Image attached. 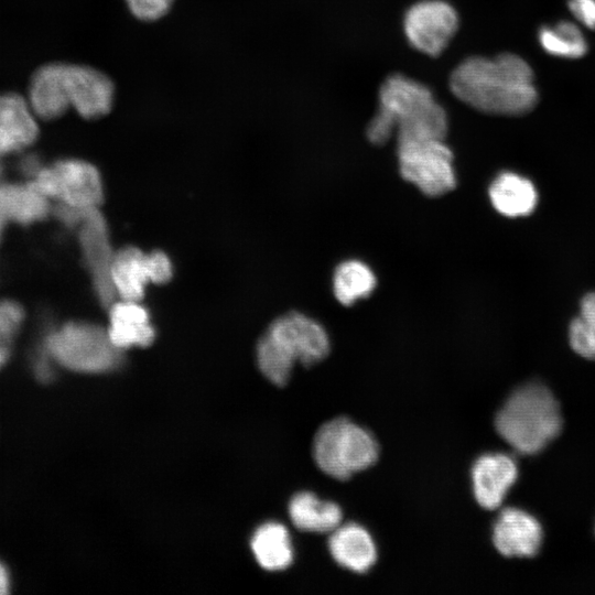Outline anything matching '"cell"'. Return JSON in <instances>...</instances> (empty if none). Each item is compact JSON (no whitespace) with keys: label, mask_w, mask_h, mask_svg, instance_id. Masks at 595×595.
<instances>
[{"label":"cell","mask_w":595,"mask_h":595,"mask_svg":"<svg viewBox=\"0 0 595 595\" xmlns=\"http://www.w3.org/2000/svg\"><path fill=\"white\" fill-rule=\"evenodd\" d=\"M569 342L577 355L595 360V327L585 323L580 316L574 317L570 323Z\"/></svg>","instance_id":"cell-25"},{"label":"cell","mask_w":595,"mask_h":595,"mask_svg":"<svg viewBox=\"0 0 595 595\" xmlns=\"http://www.w3.org/2000/svg\"><path fill=\"white\" fill-rule=\"evenodd\" d=\"M517 477L518 466L511 456L504 453L480 456L472 469L477 502L487 510L499 508Z\"/></svg>","instance_id":"cell-13"},{"label":"cell","mask_w":595,"mask_h":595,"mask_svg":"<svg viewBox=\"0 0 595 595\" xmlns=\"http://www.w3.org/2000/svg\"><path fill=\"white\" fill-rule=\"evenodd\" d=\"M78 238L84 261L93 278L96 295L102 305L110 306L117 295L111 282L113 253L107 223L98 207L87 209L78 226Z\"/></svg>","instance_id":"cell-11"},{"label":"cell","mask_w":595,"mask_h":595,"mask_svg":"<svg viewBox=\"0 0 595 595\" xmlns=\"http://www.w3.org/2000/svg\"><path fill=\"white\" fill-rule=\"evenodd\" d=\"M539 41L545 52L558 57L578 58L587 51L586 41L580 29L567 21H562L553 28H542Z\"/></svg>","instance_id":"cell-24"},{"label":"cell","mask_w":595,"mask_h":595,"mask_svg":"<svg viewBox=\"0 0 595 595\" xmlns=\"http://www.w3.org/2000/svg\"><path fill=\"white\" fill-rule=\"evenodd\" d=\"M4 221H6V218L0 213V239H1V236H2V232H3Z\"/></svg>","instance_id":"cell-35"},{"label":"cell","mask_w":595,"mask_h":595,"mask_svg":"<svg viewBox=\"0 0 595 595\" xmlns=\"http://www.w3.org/2000/svg\"><path fill=\"white\" fill-rule=\"evenodd\" d=\"M48 212V198L30 182L0 185V213L6 219L31 225L44 219Z\"/></svg>","instance_id":"cell-20"},{"label":"cell","mask_w":595,"mask_h":595,"mask_svg":"<svg viewBox=\"0 0 595 595\" xmlns=\"http://www.w3.org/2000/svg\"><path fill=\"white\" fill-rule=\"evenodd\" d=\"M152 270L153 283L162 284L171 280L173 267L170 258L163 251H152L149 253Z\"/></svg>","instance_id":"cell-29"},{"label":"cell","mask_w":595,"mask_h":595,"mask_svg":"<svg viewBox=\"0 0 595 595\" xmlns=\"http://www.w3.org/2000/svg\"><path fill=\"white\" fill-rule=\"evenodd\" d=\"M542 540L540 522L521 509H504L494 523V545L506 558H532L540 551Z\"/></svg>","instance_id":"cell-12"},{"label":"cell","mask_w":595,"mask_h":595,"mask_svg":"<svg viewBox=\"0 0 595 595\" xmlns=\"http://www.w3.org/2000/svg\"><path fill=\"white\" fill-rule=\"evenodd\" d=\"M11 586L10 574L6 565L0 561V595L9 593Z\"/></svg>","instance_id":"cell-33"},{"label":"cell","mask_w":595,"mask_h":595,"mask_svg":"<svg viewBox=\"0 0 595 595\" xmlns=\"http://www.w3.org/2000/svg\"><path fill=\"white\" fill-rule=\"evenodd\" d=\"M530 65L515 54L463 61L450 77L452 93L468 106L491 115L519 116L538 102Z\"/></svg>","instance_id":"cell-1"},{"label":"cell","mask_w":595,"mask_h":595,"mask_svg":"<svg viewBox=\"0 0 595 595\" xmlns=\"http://www.w3.org/2000/svg\"><path fill=\"white\" fill-rule=\"evenodd\" d=\"M42 346L56 365L77 372H107L122 361V350L111 343L108 332L87 322L47 329Z\"/></svg>","instance_id":"cell-4"},{"label":"cell","mask_w":595,"mask_h":595,"mask_svg":"<svg viewBox=\"0 0 595 595\" xmlns=\"http://www.w3.org/2000/svg\"><path fill=\"white\" fill-rule=\"evenodd\" d=\"M111 282L120 299L141 300L145 285L153 282L149 253L136 247H126L113 253Z\"/></svg>","instance_id":"cell-18"},{"label":"cell","mask_w":595,"mask_h":595,"mask_svg":"<svg viewBox=\"0 0 595 595\" xmlns=\"http://www.w3.org/2000/svg\"><path fill=\"white\" fill-rule=\"evenodd\" d=\"M35 117L30 104L20 95H0V149L4 155L20 152L37 139Z\"/></svg>","instance_id":"cell-14"},{"label":"cell","mask_w":595,"mask_h":595,"mask_svg":"<svg viewBox=\"0 0 595 595\" xmlns=\"http://www.w3.org/2000/svg\"><path fill=\"white\" fill-rule=\"evenodd\" d=\"M567 6L581 23L595 29V0H569Z\"/></svg>","instance_id":"cell-30"},{"label":"cell","mask_w":595,"mask_h":595,"mask_svg":"<svg viewBox=\"0 0 595 595\" xmlns=\"http://www.w3.org/2000/svg\"><path fill=\"white\" fill-rule=\"evenodd\" d=\"M458 26L455 9L444 0H422L404 14L403 29L409 43L418 51L437 56Z\"/></svg>","instance_id":"cell-9"},{"label":"cell","mask_w":595,"mask_h":595,"mask_svg":"<svg viewBox=\"0 0 595 595\" xmlns=\"http://www.w3.org/2000/svg\"><path fill=\"white\" fill-rule=\"evenodd\" d=\"M63 89L68 107L84 119H99L112 108L115 85L94 67L63 63Z\"/></svg>","instance_id":"cell-10"},{"label":"cell","mask_w":595,"mask_h":595,"mask_svg":"<svg viewBox=\"0 0 595 595\" xmlns=\"http://www.w3.org/2000/svg\"><path fill=\"white\" fill-rule=\"evenodd\" d=\"M378 455L374 436L345 418L323 424L313 442L316 465L326 475L339 480L367 469L376 463Z\"/></svg>","instance_id":"cell-5"},{"label":"cell","mask_w":595,"mask_h":595,"mask_svg":"<svg viewBox=\"0 0 595 595\" xmlns=\"http://www.w3.org/2000/svg\"><path fill=\"white\" fill-rule=\"evenodd\" d=\"M397 142L445 139L447 116L425 85L401 74L389 76L379 90V109L367 126L374 144L386 143L392 132Z\"/></svg>","instance_id":"cell-2"},{"label":"cell","mask_w":595,"mask_h":595,"mask_svg":"<svg viewBox=\"0 0 595 595\" xmlns=\"http://www.w3.org/2000/svg\"><path fill=\"white\" fill-rule=\"evenodd\" d=\"M376 286V277L361 261L348 260L340 263L334 273L333 289L336 299L344 305H351L368 296Z\"/></svg>","instance_id":"cell-23"},{"label":"cell","mask_w":595,"mask_h":595,"mask_svg":"<svg viewBox=\"0 0 595 595\" xmlns=\"http://www.w3.org/2000/svg\"><path fill=\"white\" fill-rule=\"evenodd\" d=\"M29 104L36 117L52 120L68 109L63 89V63H50L40 67L32 76Z\"/></svg>","instance_id":"cell-19"},{"label":"cell","mask_w":595,"mask_h":595,"mask_svg":"<svg viewBox=\"0 0 595 595\" xmlns=\"http://www.w3.org/2000/svg\"><path fill=\"white\" fill-rule=\"evenodd\" d=\"M18 171L30 181L42 170L43 164L39 155L34 153L23 155L18 164Z\"/></svg>","instance_id":"cell-31"},{"label":"cell","mask_w":595,"mask_h":595,"mask_svg":"<svg viewBox=\"0 0 595 595\" xmlns=\"http://www.w3.org/2000/svg\"><path fill=\"white\" fill-rule=\"evenodd\" d=\"M12 344L0 339V369L7 364L11 355Z\"/></svg>","instance_id":"cell-34"},{"label":"cell","mask_w":595,"mask_h":595,"mask_svg":"<svg viewBox=\"0 0 595 595\" xmlns=\"http://www.w3.org/2000/svg\"><path fill=\"white\" fill-rule=\"evenodd\" d=\"M111 343L120 350L149 346L155 337L149 312L139 301L120 300L109 306V327Z\"/></svg>","instance_id":"cell-15"},{"label":"cell","mask_w":595,"mask_h":595,"mask_svg":"<svg viewBox=\"0 0 595 595\" xmlns=\"http://www.w3.org/2000/svg\"><path fill=\"white\" fill-rule=\"evenodd\" d=\"M401 176L428 196H440L456 185L453 153L444 139L397 142Z\"/></svg>","instance_id":"cell-6"},{"label":"cell","mask_w":595,"mask_h":595,"mask_svg":"<svg viewBox=\"0 0 595 595\" xmlns=\"http://www.w3.org/2000/svg\"><path fill=\"white\" fill-rule=\"evenodd\" d=\"M257 562L268 571L286 569L293 561V549L288 530L280 523L261 526L251 539Z\"/></svg>","instance_id":"cell-22"},{"label":"cell","mask_w":595,"mask_h":595,"mask_svg":"<svg viewBox=\"0 0 595 595\" xmlns=\"http://www.w3.org/2000/svg\"><path fill=\"white\" fill-rule=\"evenodd\" d=\"M130 12L145 22L163 18L172 8L174 0H125Z\"/></svg>","instance_id":"cell-27"},{"label":"cell","mask_w":595,"mask_h":595,"mask_svg":"<svg viewBox=\"0 0 595 595\" xmlns=\"http://www.w3.org/2000/svg\"><path fill=\"white\" fill-rule=\"evenodd\" d=\"M292 523L300 530L314 533H331L340 526V508L329 501L320 500L312 493H300L289 504Z\"/></svg>","instance_id":"cell-21"},{"label":"cell","mask_w":595,"mask_h":595,"mask_svg":"<svg viewBox=\"0 0 595 595\" xmlns=\"http://www.w3.org/2000/svg\"><path fill=\"white\" fill-rule=\"evenodd\" d=\"M54 365H56L55 361L41 344L32 358V370L36 379L41 382H50L55 375Z\"/></svg>","instance_id":"cell-28"},{"label":"cell","mask_w":595,"mask_h":595,"mask_svg":"<svg viewBox=\"0 0 595 595\" xmlns=\"http://www.w3.org/2000/svg\"><path fill=\"white\" fill-rule=\"evenodd\" d=\"M24 320L23 307L13 300H0V339L12 343Z\"/></svg>","instance_id":"cell-26"},{"label":"cell","mask_w":595,"mask_h":595,"mask_svg":"<svg viewBox=\"0 0 595 595\" xmlns=\"http://www.w3.org/2000/svg\"><path fill=\"white\" fill-rule=\"evenodd\" d=\"M264 336L293 366H312L329 351V339L324 327L304 314L292 312L277 318Z\"/></svg>","instance_id":"cell-8"},{"label":"cell","mask_w":595,"mask_h":595,"mask_svg":"<svg viewBox=\"0 0 595 595\" xmlns=\"http://www.w3.org/2000/svg\"><path fill=\"white\" fill-rule=\"evenodd\" d=\"M29 182L47 198L76 208L99 207L104 198L99 171L79 159H63L43 166Z\"/></svg>","instance_id":"cell-7"},{"label":"cell","mask_w":595,"mask_h":595,"mask_svg":"<svg viewBox=\"0 0 595 595\" xmlns=\"http://www.w3.org/2000/svg\"><path fill=\"white\" fill-rule=\"evenodd\" d=\"M580 316L595 322V291L583 296L580 303Z\"/></svg>","instance_id":"cell-32"},{"label":"cell","mask_w":595,"mask_h":595,"mask_svg":"<svg viewBox=\"0 0 595 595\" xmlns=\"http://www.w3.org/2000/svg\"><path fill=\"white\" fill-rule=\"evenodd\" d=\"M488 195L494 208L509 218L529 216L539 201L532 181L511 171H504L493 180Z\"/></svg>","instance_id":"cell-16"},{"label":"cell","mask_w":595,"mask_h":595,"mask_svg":"<svg viewBox=\"0 0 595 595\" xmlns=\"http://www.w3.org/2000/svg\"><path fill=\"white\" fill-rule=\"evenodd\" d=\"M495 426L516 452L537 454L561 432L559 402L542 383H527L507 399L496 416Z\"/></svg>","instance_id":"cell-3"},{"label":"cell","mask_w":595,"mask_h":595,"mask_svg":"<svg viewBox=\"0 0 595 595\" xmlns=\"http://www.w3.org/2000/svg\"><path fill=\"white\" fill-rule=\"evenodd\" d=\"M333 559L343 567L356 572H367L376 562L375 543L366 529L347 523L338 526L328 540Z\"/></svg>","instance_id":"cell-17"},{"label":"cell","mask_w":595,"mask_h":595,"mask_svg":"<svg viewBox=\"0 0 595 595\" xmlns=\"http://www.w3.org/2000/svg\"><path fill=\"white\" fill-rule=\"evenodd\" d=\"M4 154L2 153L1 149H0V178L1 176L3 175V164H2V161H1V158L3 156Z\"/></svg>","instance_id":"cell-36"}]
</instances>
